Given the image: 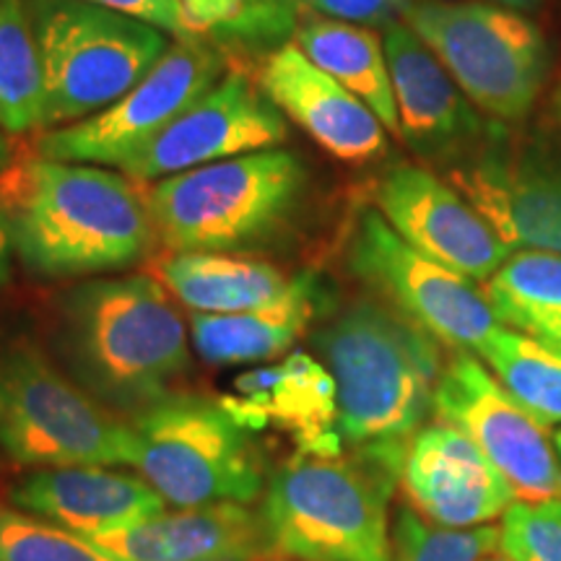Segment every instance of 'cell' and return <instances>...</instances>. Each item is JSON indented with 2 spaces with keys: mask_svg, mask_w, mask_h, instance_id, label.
Masks as SVG:
<instances>
[{
  "mask_svg": "<svg viewBox=\"0 0 561 561\" xmlns=\"http://www.w3.org/2000/svg\"><path fill=\"white\" fill-rule=\"evenodd\" d=\"M16 257L32 276L91 278L157 248L146 195L121 170L34 157L0 172Z\"/></svg>",
  "mask_w": 561,
  "mask_h": 561,
  "instance_id": "6da1fadb",
  "label": "cell"
},
{
  "mask_svg": "<svg viewBox=\"0 0 561 561\" xmlns=\"http://www.w3.org/2000/svg\"><path fill=\"white\" fill-rule=\"evenodd\" d=\"M191 331L159 278H89L60 299L58 348L76 382L104 409L133 413L174 396L191 369Z\"/></svg>",
  "mask_w": 561,
  "mask_h": 561,
  "instance_id": "7a4b0ae2",
  "label": "cell"
},
{
  "mask_svg": "<svg viewBox=\"0 0 561 561\" xmlns=\"http://www.w3.org/2000/svg\"><path fill=\"white\" fill-rule=\"evenodd\" d=\"M310 343L335 380L341 439L354 450L409 445L434 411L442 343L380 297L325 312Z\"/></svg>",
  "mask_w": 561,
  "mask_h": 561,
  "instance_id": "3957f363",
  "label": "cell"
},
{
  "mask_svg": "<svg viewBox=\"0 0 561 561\" xmlns=\"http://www.w3.org/2000/svg\"><path fill=\"white\" fill-rule=\"evenodd\" d=\"M405 445L354 455H297L268 479L263 520L291 561H390V496Z\"/></svg>",
  "mask_w": 561,
  "mask_h": 561,
  "instance_id": "277c9868",
  "label": "cell"
},
{
  "mask_svg": "<svg viewBox=\"0 0 561 561\" xmlns=\"http://www.w3.org/2000/svg\"><path fill=\"white\" fill-rule=\"evenodd\" d=\"M305 191L299 153L268 149L172 174L144 195L157 240L170 252L242 255L289 227Z\"/></svg>",
  "mask_w": 561,
  "mask_h": 561,
  "instance_id": "5b68a950",
  "label": "cell"
},
{
  "mask_svg": "<svg viewBox=\"0 0 561 561\" xmlns=\"http://www.w3.org/2000/svg\"><path fill=\"white\" fill-rule=\"evenodd\" d=\"M42 68V128L107 110L170 53V34L87 0H26Z\"/></svg>",
  "mask_w": 561,
  "mask_h": 561,
  "instance_id": "8992f818",
  "label": "cell"
},
{
  "mask_svg": "<svg viewBox=\"0 0 561 561\" xmlns=\"http://www.w3.org/2000/svg\"><path fill=\"white\" fill-rule=\"evenodd\" d=\"M130 460L172 507L252 504L265 494V462L250 430L201 396H174L133 413Z\"/></svg>",
  "mask_w": 561,
  "mask_h": 561,
  "instance_id": "52a82bcc",
  "label": "cell"
},
{
  "mask_svg": "<svg viewBox=\"0 0 561 561\" xmlns=\"http://www.w3.org/2000/svg\"><path fill=\"white\" fill-rule=\"evenodd\" d=\"M0 450L16 466H128V421L91 398L32 341L0 346Z\"/></svg>",
  "mask_w": 561,
  "mask_h": 561,
  "instance_id": "ba28073f",
  "label": "cell"
},
{
  "mask_svg": "<svg viewBox=\"0 0 561 561\" xmlns=\"http://www.w3.org/2000/svg\"><path fill=\"white\" fill-rule=\"evenodd\" d=\"M405 24L476 110L504 123L530 115L549 76V45L520 11L479 0H421Z\"/></svg>",
  "mask_w": 561,
  "mask_h": 561,
  "instance_id": "9c48e42d",
  "label": "cell"
},
{
  "mask_svg": "<svg viewBox=\"0 0 561 561\" xmlns=\"http://www.w3.org/2000/svg\"><path fill=\"white\" fill-rule=\"evenodd\" d=\"M348 268L377 297L432 333L442 346L455 348V354L481 356L504 328L471 278L411 248L377 208H367L356 221Z\"/></svg>",
  "mask_w": 561,
  "mask_h": 561,
  "instance_id": "30bf717a",
  "label": "cell"
},
{
  "mask_svg": "<svg viewBox=\"0 0 561 561\" xmlns=\"http://www.w3.org/2000/svg\"><path fill=\"white\" fill-rule=\"evenodd\" d=\"M221 79L224 58L214 45L198 37L174 39L157 68L115 104L47 130L37 140V157L123 170Z\"/></svg>",
  "mask_w": 561,
  "mask_h": 561,
  "instance_id": "8fae6325",
  "label": "cell"
},
{
  "mask_svg": "<svg viewBox=\"0 0 561 561\" xmlns=\"http://www.w3.org/2000/svg\"><path fill=\"white\" fill-rule=\"evenodd\" d=\"M434 413L466 432L523 502L561 500V466L546 426L473 354H455L445 364Z\"/></svg>",
  "mask_w": 561,
  "mask_h": 561,
  "instance_id": "7c38bea8",
  "label": "cell"
},
{
  "mask_svg": "<svg viewBox=\"0 0 561 561\" xmlns=\"http://www.w3.org/2000/svg\"><path fill=\"white\" fill-rule=\"evenodd\" d=\"M286 138V115L263 89L242 73H224L121 172L144 185L214 161L278 149Z\"/></svg>",
  "mask_w": 561,
  "mask_h": 561,
  "instance_id": "4fadbf2b",
  "label": "cell"
},
{
  "mask_svg": "<svg viewBox=\"0 0 561 561\" xmlns=\"http://www.w3.org/2000/svg\"><path fill=\"white\" fill-rule=\"evenodd\" d=\"M377 210L411 248L471 280L502 268L512 248L458 187L424 167H392L375 191Z\"/></svg>",
  "mask_w": 561,
  "mask_h": 561,
  "instance_id": "5bb4252c",
  "label": "cell"
},
{
  "mask_svg": "<svg viewBox=\"0 0 561 561\" xmlns=\"http://www.w3.org/2000/svg\"><path fill=\"white\" fill-rule=\"evenodd\" d=\"M401 483L426 523L450 530L481 528L517 500L479 445L447 421L424 424L409 439Z\"/></svg>",
  "mask_w": 561,
  "mask_h": 561,
  "instance_id": "9a60e30c",
  "label": "cell"
},
{
  "mask_svg": "<svg viewBox=\"0 0 561 561\" xmlns=\"http://www.w3.org/2000/svg\"><path fill=\"white\" fill-rule=\"evenodd\" d=\"M450 178L510 248L561 255V159L491 149Z\"/></svg>",
  "mask_w": 561,
  "mask_h": 561,
  "instance_id": "2e32d148",
  "label": "cell"
},
{
  "mask_svg": "<svg viewBox=\"0 0 561 561\" xmlns=\"http://www.w3.org/2000/svg\"><path fill=\"white\" fill-rule=\"evenodd\" d=\"M257 87L286 121L297 123L335 159L362 164L385 151L388 136L375 112L314 66L294 42L278 45L263 60Z\"/></svg>",
  "mask_w": 561,
  "mask_h": 561,
  "instance_id": "e0dca14e",
  "label": "cell"
},
{
  "mask_svg": "<svg viewBox=\"0 0 561 561\" xmlns=\"http://www.w3.org/2000/svg\"><path fill=\"white\" fill-rule=\"evenodd\" d=\"M401 138L424 159H453L483 136V121L447 68L409 24L385 26Z\"/></svg>",
  "mask_w": 561,
  "mask_h": 561,
  "instance_id": "ac0fdd59",
  "label": "cell"
},
{
  "mask_svg": "<svg viewBox=\"0 0 561 561\" xmlns=\"http://www.w3.org/2000/svg\"><path fill=\"white\" fill-rule=\"evenodd\" d=\"M9 502L83 538L130 528L170 507L144 476L107 466L37 468L13 483Z\"/></svg>",
  "mask_w": 561,
  "mask_h": 561,
  "instance_id": "d6986e66",
  "label": "cell"
},
{
  "mask_svg": "<svg viewBox=\"0 0 561 561\" xmlns=\"http://www.w3.org/2000/svg\"><path fill=\"white\" fill-rule=\"evenodd\" d=\"M244 430L278 426L301 455H339V396L325 364L305 351L237 377L234 398L221 401Z\"/></svg>",
  "mask_w": 561,
  "mask_h": 561,
  "instance_id": "ffe728a7",
  "label": "cell"
},
{
  "mask_svg": "<svg viewBox=\"0 0 561 561\" xmlns=\"http://www.w3.org/2000/svg\"><path fill=\"white\" fill-rule=\"evenodd\" d=\"M89 541L123 561H268L276 553L263 512L240 502L167 510Z\"/></svg>",
  "mask_w": 561,
  "mask_h": 561,
  "instance_id": "44dd1931",
  "label": "cell"
},
{
  "mask_svg": "<svg viewBox=\"0 0 561 561\" xmlns=\"http://www.w3.org/2000/svg\"><path fill=\"white\" fill-rule=\"evenodd\" d=\"M328 310V291L314 273H299L268 305L234 314H191L195 354L214 367L261 364L286 354Z\"/></svg>",
  "mask_w": 561,
  "mask_h": 561,
  "instance_id": "7402d4cb",
  "label": "cell"
},
{
  "mask_svg": "<svg viewBox=\"0 0 561 561\" xmlns=\"http://www.w3.org/2000/svg\"><path fill=\"white\" fill-rule=\"evenodd\" d=\"M159 280L187 310L201 314L255 310L291 284L276 265L231 252H170L159 263Z\"/></svg>",
  "mask_w": 561,
  "mask_h": 561,
  "instance_id": "603a6c76",
  "label": "cell"
},
{
  "mask_svg": "<svg viewBox=\"0 0 561 561\" xmlns=\"http://www.w3.org/2000/svg\"><path fill=\"white\" fill-rule=\"evenodd\" d=\"M294 45L341 87L375 112L385 130L401 138L396 91L382 39L359 24L333 19H307L294 32Z\"/></svg>",
  "mask_w": 561,
  "mask_h": 561,
  "instance_id": "cb8c5ba5",
  "label": "cell"
},
{
  "mask_svg": "<svg viewBox=\"0 0 561 561\" xmlns=\"http://www.w3.org/2000/svg\"><path fill=\"white\" fill-rule=\"evenodd\" d=\"M481 291L500 325L561 354V255L515 252Z\"/></svg>",
  "mask_w": 561,
  "mask_h": 561,
  "instance_id": "d4e9b609",
  "label": "cell"
},
{
  "mask_svg": "<svg viewBox=\"0 0 561 561\" xmlns=\"http://www.w3.org/2000/svg\"><path fill=\"white\" fill-rule=\"evenodd\" d=\"M42 128V68L30 3L0 0V130Z\"/></svg>",
  "mask_w": 561,
  "mask_h": 561,
  "instance_id": "484cf974",
  "label": "cell"
},
{
  "mask_svg": "<svg viewBox=\"0 0 561 561\" xmlns=\"http://www.w3.org/2000/svg\"><path fill=\"white\" fill-rule=\"evenodd\" d=\"M481 359L533 419L543 426L561 424V354L502 328Z\"/></svg>",
  "mask_w": 561,
  "mask_h": 561,
  "instance_id": "4316f807",
  "label": "cell"
},
{
  "mask_svg": "<svg viewBox=\"0 0 561 561\" xmlns=\"http://www.w3.org/2000/svg\"><path fill=\"white\" fill-rule=\"evenodd\" d=\"M0 561H123L79 533L0 504Z\"/></svg>",
  "mask_w": 561,
  "mask_h": 561,
  "instance_id": "83f0119b",
  "label": "cell"
},
{
  "mask_svg": "<svg viewBox=\"0 0 561 561\" xmlns=\"http://www.w3.org/2000/svg\"><path fill=\"white\" fill-rule=\"evenodd\" d=\"M500 546V530H450L426 523L413 507L398 510L390 561H483Z\"/></svg>",
  "mask_w": 561,
  "mask_h": 561,
  "instance_id": "f1b7e54d",
  "label": "cell"
},
{
  "mask_svg": "<svg viewBox=\"0 0 561 561\" xmlns=\"http://www.w3.org/2000/svg\"><path fill=\"white\" fill-rule=\"evenodd\" d=\"M500 551L507 561H561V500L512 502L502 515Z\"/></svg>",
  "mask_w": 561,
  "mask_h": 561,
  "instance_id": "f546056e",
  "label": "cell"
},
{
  "mask_svg": "<svg viewBox=\"0 0 561 561\" xmlns=\"http://www.w3.org/2000/svg\"><path fill=\"white\" fill-rule=\"evenodd\" d=\"M87 3L102 5V9L123 13V16L146 21V24L157 26V30L167 32L174 39L198 37L185 9H182V0H87Z\"/></svg>",
  "mask_w": 561,
  "mask_h": 561,
  "instance_id": "4dcf8cb0",
  "label": "cell"
},
{
  "mask_svg": "<svg viewBox=\"0 0 561 561\" xmlns=\"http://www.w3.org/2000/svg\"><path fill=\"white\" fill-rule=\"evenodd\" d=\"M322 19L346 21V24H392L405 16L413 0H299Z\"/></svg>",
  "mask_w": 561,
  "mask_h": 561,
  "instance_id": "1f68e13d",
  "label": "cell"
},
{
  "mask_svg": "<svg viewBox=\"0 0 561 561\" xmlns=\"http://www.w3.org/2000/svg\"><path fill=\"white\" fill-rule=\"evenodd\" d=\"M248 5V0H182L187 19L195 32H221Z\"/></svg>",
  "mask_w": 561,
  "mask_h": 561,
  "instance_id": "d6a6232c",
  "label": "cell"
},
{
  "mask_svg": "<svg viewBox=\"0 0 561 561\" xmlns=\"http://www.w3.org/2000/svg\"><path fill=\"white\" fill-rule=\"evenodd\" d=\"M13 257H16V248H13L9 210H5L3 201H0V289L9 284L11 271H13Z\"/></svg>",
  "mask_w": 561,
  "mask_h": 561,
  "instance_id": "836d02e7",
  "label": "cell"
},
{
  "mask_svg": "<svg viewBox=\"0 0 561 561\" xmlns=\"http://www.w3.org/2000/svg\"><path fill=\"white\" fill-rule=\"evenodd\" d=\"M11 164V144H9V133L0 130V172Z\"/></svg>",
  "mask_w": 561,
  "mask_h": 561,
  "instance_id": "e575fe53",
  "label": "cell"
},
{
  "mask_svg": "<svg viewBox=\"0 0 561 561\" xmlns=\"http://www.w3.org/2000/svg\"><path fill=\"white\" fill-rule=\"evenodd\" d=\"M496 3L507 5V9H512V11H533V9H538V3H541V0H496Z\"/></svg>",
  "mask_w": 561,
  "mask_h": 561,
  "instance_id": "d590c367",
  "label": "cell"
},
{
  "mask_svg": "<svg viewBox=\"0 0 561 561\" xmlns=\"http://www.w3.org/2000/svg\"><path fill=\"white\" fill-rule=\"evenodd\" d=\"M553 107H557V115H559V121H561V91L557 94V104H553Z\"/></svg>",
  "mask_w": 561,
  "mask_h": 561,
  "instance_id": "8d00e7d4",
  "label": "cell"
},
{
  "mask_svg": "<svg viewBox=\"0 0 561 561\" xmlns=\"http://www.w3.org/2000/svg\"><path fill=\"white\" fill-rule=\"evenodd\" d=\"M553 445H557V450L561 453V430L557 432V437H553Z\"/></svg>",
  "mask_w": 561,
  "mask_h": 561,
  "instance_id": "74e56055",
  "label": "cell"
},
{
  "mask_svg": "<svg viewBox=\"0 0 561 561\" xmlns=\"http://www.w3.org/2000/svg\"><path fill=\"white\" fill-rule=\"evenodd\" d=\"M483 561H507V559H504V557H502V559H494V557H486V559H483Z\"/></svg>",
  "mask_w": 561,
  "mask_h": 561,
  "instance_id": "f35d334b",
  "label": "cell"
},
{
  "mask_svg": "<svg viewBox=\"0 0 561 561\" xmlns=\"http://www.w3.org/2000/svg\"><path fill=\"white\" fill-rule=\"evenodd\" d=\"M271 561V559H268ZM278 561H291V559H278Z\"/></svg>",
  "mask_w": 561,
  "mask_h": 561,
  "instance_id": "ab89813d",
  "label": "cell"
}]
</instances>
